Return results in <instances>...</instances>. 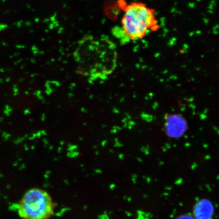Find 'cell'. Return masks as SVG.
<instances>
[{"label":"cell","instance_id":"obj_3","mask_svg":"<svg viewBox=\"0 0 219 219\" xmlns=\"http://www.w3.org/2000/svg\"><path fill=\"white\" fill-rule=\"evenodd\" d=\"M55 204L48 192L32 188L24 193L18 206L22 219H49L54 215Z\"/></svg>","mask_w":219,"mask_h":219},{"label":"cell","instance_id":"obj_5","mask_svg":"<svg viewBox=\"0 0 219 219\" xmlns=\"http://www.w3.org/2000/svg\"><path fill=\"white\" fill-rule=\"evenodd\" d=\"M214 213V206L209 199L199 200L194 206L193 216L195 219H213Z\"/></svg>","mask_w":219,"mask_h":219},{"label":"cell","instance_id":"obj_1","mask_svg":"<svg viewBox=\"0 0 219 219\" xmlns=\"http://www.w3.org/2000/svg\"><path fill=\"white\" fill-rule=\"evenodd\" d=\"M73 57L78 74L90 81L104 80L116 69L118 51L108 37L87 35L78 42Z\"/></svg>","mask_w":219,"mask_h":219},{"label":"cell","instance_id":"obj_6","mask_svg":"<svg viewBox=\"0 0 219 219\" xmlns=\"http://www.w3.org/2000/svg\"><path fill=\"white\" fill-rule=\"evenodd\" d=\"M175 219H195L194 217L193 216L191 215L189 213H185L181 215L178 216V217Z\"/></svg>","mask_w":219,"mask_h":219},{"label":"cell","instance_id":"obj_4","mask_svg":"<svg viewBox=\"0 0 219 219\" xmlns=\"http://www.w3.org/2000/svg\"><path fill=\"white\" fill-rule=\"evenodd\" d=\"M164 129L168 137L179 138L186 132L187 123L185 119L180 115H170L166 118Z\"/></svg>","mask_w":219,"mask_h":219},{"label":"cell","instance_id":"obj_2","mask_svg":"<svg viewBox=\"0 0 219 219\" xmlns=\"http://www.w3.org/2000/svg\"><path fill=\"white\" fill-rule=\"evenodd\" d=\"M121 24L128 39L135 41L142 39L155 29L157 21L154 10L142 3L134 2L125 8Z\"/></svg>","mask_w":219,"mask_h":219}]
</instances>
